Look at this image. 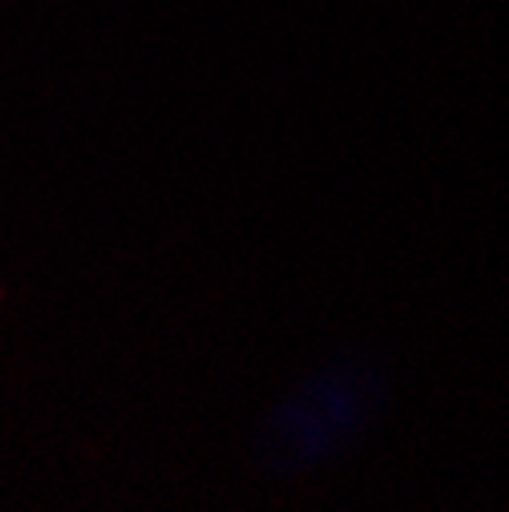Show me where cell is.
Segmentation results:
<instances>
[{
    "label": "cell",
    "mask_w": 509,
    "mask_h": 512,
    "mask_svg": "<svg viewBox=\"0 0 509 512\" xmlns=\"http://www.w3.org/2000/svg\"><path fill=\"white\" fill-rule=\"evenodd\" d=\"M386 392V371L371 355L327 358L266 411L253 457L269 475H306L331 463L374 426Z\"/></svg>",
    "instance_id": "6da1fadb"
}]
</instances>
